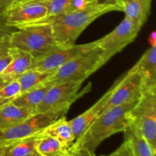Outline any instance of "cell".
Masks as SVG:
<instances>
[{
  "label": "cell",
  "mask_w": 156,
  "mask_h": 156,
  "mask_svg": "<svg viewBox=\"0 0 156 156\" xmlns=\"http://www.w3.org/2000/svg\"><path fill=\"white\" fill-rule=\"evenodd\" d=\"M72 156H97L94 152H91L86 149H70Z\"/></svg>",
  "instance_id": "obj_28"
},
{
  "label": "cell",
  "mask_w": 156,
  "mask_h": 156,
  "mask_svg": "<svg viewBox=\"0 0 156 156\" xmlns=\"http://www.w3.org/2000/svg\"><path fill=\"white\" fill-rule=\"evenodd\" d=\"M97 41L84 44L57 46L34 58L29 69L54 72L74 58L98 47Z\"/></svg>",
  "instance_id": "obj_9"
},
{
  "label": "cell",
  "mask_w": 156,
  "mask_h": 156,
  "mask_svg": "<svg viewBox=\"0 0 156 156\" xmlns=\"http://www.w3.org/2000/svg\"><path fill=\"white\" fill-rule=\"evenodd\" d=\"M133 68L143 81L145 88H156V45L151 44V47L146 50Z\"/></svg>",
  "instance_id": "obj_13"
},
{
  "label": "cell",
  "mask_w": 156,
  "mask_h": 156,
  "mask_svg": "<svg viewBox=\"0 0 156 156\" xmlns=\"http://www.w3.org/2000/svg\"><path fill=\"white\" fill-rule=\"evenodd\" d=\"M53 72H42L36 69H28L18 78L21 86V93L45 83Z\"/></svg>",
  "instance_id": "obj_22"
},
{
  "label": "cell",
  "mask_w": 156,
  "mask_h": 156,
  "mask_svg": "<svg viewBox=\"0 0 156 156\" xmlns=\"http://www.w3.org/2000/svg\"><path fill=\"white\" fill-rule=\"evenodd\" d=\"M40 136L53 137L69 149L72 147L76 140L71 123L69 120H66V117L50 123Z\"/></svg>",
  "instance_id": "obj_16"
},
{
  "label": "cell",
  "mask_w": 156,
  "mask_h": 156,
  "mask_svg": "<svg viewBox=\"0 0 156 156\" xmlns=\"http://www.w3.org/2000/svg\"><path fill=\"white\" fill-rule=\"evenodd\" d=\"M125 0H105V2H107L110 3H114V4L119 5L120 6H121L123 8V3Z\"/></svg>",
  "instance_id": "obj_30"
},
{
  "label": "cell",
  "mask_w": 156,
  "mask_h": 156,
  "mask_svg": "<svg viewBox=\"0 0 156 156\" xmlns=\"http://www.w3.org/2000/svg\"><path fill=\"white\" fill-rule=\"evenodd\" d=\"M40 135L7 146L4 156H38L36 147Z\"/></svg>",
  "instance_id": "obj_23"
},
{
  "label": "cell",
  "mask_w": 156,
  "mask_h": 156,
  "mask_svg": "<svg viewBox=\"0 0 156 156\" xmlns=\"http://www.w3.org/2000/svg\"><path fill=\"white\" fill-rule=\"evenodd\" d=\"M9 41L12 47L27 52L34 57L59 46L51 25L47 23H37L16 29L10 34Z\"/></svg>",
  "instance_id": "obj_3"
},
{
  "label": "cell",
  "mask_w": 156,
  "mask_h": 156,
  "mask_svg": "<svg viewBox=\"0 0 156 156\" xmlns=\"http://www.w3.org/2000/svg\"><path fill=\"white\" fill-rule=\"evenodd\" d=\"M51 85L48 83L41 84L28 91L21 93L18 97L12 101V103L16 106L28 108L34 112L36 108L43 101Z\"/></svg>",
  "instance_id": "obj_19"
},
{
  "label": "cell",
  "mask_w": 156,
  "mask_h": 156,
  "mask_svg": "<svg viewBox=\"0 0 156 156\" xmlns=\"http://www.w3.org/2000/svg\"><path fill=\"white\" fill-rule=\"evenodd\" d=\"M83 82H66L53 84L44 100L36 108L34 114L50 111H69L71 105L79 98L91 91V83L79 91Z\"/></svg>",
  "instance_id": "obj_7"
},
{
  "label": "cell",
  "mask_w": 156,
  "mask_h": 156,
  "mask_svg": "<svg viewBox=\"0 0 156 156\" xmlns=\"http://www.w3.org/2000/svg\"><path fill=\"white\" fill-rule=\"evenodd\" d=\"M67 112L59 111L34 114L18 124L0 129V146L7 147L26 139L41 135L50 123L66 117Z\"/></svg>",
  "instance_id": "obj_5"
},
{
  "label": "cell",
  "mask_w": 156,
  "mask_h": 156,
  "mask_svg": "<svg viewBox=\"0 0 156 156\" xmlns=\"http://www.w3.org/2000/svg\"><path fill=\"white\" fill-rule=\"evenodd\" d=\"M142 27L129 18L124 19L111 32L97 40L98 47L101 50V64L103 66L114 55L120 53L138 36Z\"/></svg>",
  "instance_id": "obj_8"
},
{
  "label": "cell",
  "mask_w": 156,
  "mask_h": 156,
  "mask_svg": "<svg viewBox=\"0 0 156 156\" xmlns=\"http://www.w3.org/2000/svg\"><path fill=\"white\" fill-rule=\"evenodd\" d=\"M9 35L0 38V74L4 71L12 59V45Z\"/></svg>",
  "instance_id": "obj_24"
},
{
  "label": "cell",
  "mask_w": 156,
  "mask_h": 156,
  "mask_svg": "<svg viewBox=\"0 0 156 156\" xmlns=\"http://www.w3.org/2000/svg\"><path fill=\"white\" fill-rule=\"evenodd\" d=\"M6 147H2V146H0V156H4L5 152Z\"/></svg>",
  "instance_id": "obj_32"
},
{
  "label": "cell",
  "mask_w": 156,
  "mask_h": 156,
  "mask_svg": "<svg viewBox=\"0 0 156 156\" xmlns=\"http://www.w3.org/2000/svg\"><path fill=\"white\" fill-rule=\"evenodd\" d=\"M101 156H134L133 153L132 149L129 146V143L124 140V142L120 145L119 148H117L114 152L111 153L108 155H101Z\"/></svg>",
  "instance_id": "obj_26"
},
{
  "label": "cell",
  "mask_w": 156,
  "mask_h": 156,
  "mask_svg": "<svg viewBox=\"0 0 156 156\" xmlns=\"http://www.w3.org/2000/svg\"><path fill=\"white\" fill-rule=\"evenodd\" d=\"M36 150L38 156H72L70 149L48 136H40Z\"/></svg>",
  "instance_id": "obj_21"
},
{
  "label": "cell",
  "mask_w": 156,
  "mask_h": 156,
  "mask_svg": "<svg viewBox=\"0 0 156 156\" xmlns=\"http://www.w3.org/2000/svg\"><path fill=\"white\" fill-rule=\"evenodd\" d=\"M152 0H125L123 12L125 17L129 18L139 26L143 27L151 13Z\"/></svg>",
  "instance_id": "obj_17"
},
{
  "label": "cell",
  "mask_w": 156,
  "mask_h": 156,
  "mask_svg": "<svg viewBox=\"0 0 156 156\" xmlns=\"http://www.w3.org/2000/svg\"><path fill=\"white\" fill-rule=\"evenodd\" d=\"M127 117L156 153V88L143 89Z\"/></svg>",
  "instance_id": "obj_4"
},
{
  "label": "cell",
  "mask_w": 156,
  "mask_h": 156,
  "mask_svg": "<svg viewBox=\"0 0 156 156\" xmlns=\"http://www.w3.org/2000/svg\"><path fill=\"white\" fill-rule=\"evenodd\" d=\"M143 89V79L133 68H131L110 88L104 111L137 101Z\"/></svg>",
  "instance_id": "obj_10"
},
{
  "label": "cell",
  "mask_w": 156,
  "mask_h": 156,
  "mask_svg": "<svg viewBox=\"0 0 156 156\" xmlns=\"http://www.w3.org/2000/svg\"><path fill=\"white\" fill-rule=\"evenodd\" d=\"M17 28L9 26L5 22L3 15H0V38L2 37L9 35L15 31Z\"/></svg>",
  "instance_id": "obj_27"
},
{
  "label": "cell",
  "mask_w": 156,
  "mask_h": 156,
  "mask_svg": "<svg viewBox=\"0 0 156 156\" xmlns=\"http://www.w3.org/2000/svg\"><path fill=\"white\" fill-rule=\"evenodd\" d=\"M20 1H22V0H17L16 2H20ZM14 3H15V2H14Z\"/></svg>",
  "instance_id": "obj_33"
},
{
  "label": "cell",
  "mask_w": 156,
  "mask_h": 156,
  "mask_svg": "<svg viewBox=\"0 0 156 156\" xmlns=\"http://www.w3.org/2000/svg\"><path fill=\"white\" fill-rule=\"evenodd\" d=\"M123 133L124 140L129 143L134 156H155V152L133 125L129 123Z\"/></svg>",
  "instance_id": "obj_20"
},
{
  "label": "cell",
  "mask_w": 156,
  "mask_h": 156,
  "mask_svg": "<svg viewBox=\"0 0 156 156\" xmlns=\"http://www.w3.org/2000/svg\"><path fill=\"white\" fill-rule=\"evenodd\" d=\"M12 59L5 69L0 74V88L17 79L28 70L34 60V56L27 52L12 47Z\"/></svg>",
  "instance_id": "obj_12"
},
{
  "label": "cell",
  "mask_w": 156,
  "mask_h": 156,
  "mask_svg": "<svg viewBox=\"0 0 156 156\" xmlns=\"http://www.w3.org/2000/svg\"><path fill=\"white\" fill-rule=\"evenodd\" d=\"M9 102H11V101L5 100V99L0 98V109H1V108H2L3 106H5V105L6 104L9 103Z\"/></svg>",
  "instance_id": "obj_31"
},
{
  "label": "cell",
  "mask_w": 156,
  "mask_h": 156,
  "mask_svg": "<svg viewBox=\"0 0 156 156\" xmlns=\"http://www.w3.org/2000/svg\"><path fill=\"white\" fill-rule=\"evenodd\" d=\"M20 94H21V86L18 79H15L0 88V98L5 100L12 101Z\"/></svg>",
  "instance_id": "obj_25"
},
{
  "label": "cell",
  "mask_w": 156,
  "mask_h": 156,
  "mask_svg": "<svg viewBox=\"0 0 156 156\" xmlns=\"http://www.w3.org/2000/svg\"><path fill=\"white\" fill-rule=\"evenodd\" d=\"M17 0H0V15H3L8 9Z\"/></svg>",
  "instance_id": "obj_29"
},
{
  "label": "cell",
  "mask_w": 156,
  "mask_h": 156,
  "mask_svg": "<svg viewBox=\"0 0 156 156\" xmlns=\"http://www.w3.org/2000/svg\"><path fill=\"white\" fill-rule=\"evenodd\" d=\"M6 24L15 28L39 23L48 17L42 0H22L13 3L3 15Z\"/></svg>",
  "instance_id": "obj_11"
},
{
  "label": "cell",
  "mask_w": 156,
  "mask_h": 156,
  "mask_svg": "<svg viewBox=\"0 0 156 156\" xmlns=\"http://www.w3.org/2000/svg\"><path fill=\"white\" fill-rule=\"evenodd\" d=\"M48 12V17L57 16L84 10L100 2V0H42Z\"/></svg>",
  "instance_id": "obj_15"
},
{
  "label": "cell",
  "mask_w": 156,
  "mask_h": 156,
  "mask_svg": "<svg viewBox=\"0 0 156 156\" xmlns=\"http://www.w3.org/2000/svg\"><path fill=\"white\" fill-rule=\"evenodd\" d=\"M101 50H94L80 55L55 70L45 83L53 84L66 82H84L91 74L101 68Z\"/></svg>",
  "instance_id": "obj_6"
},
{
  "label": "cell",
  "mask_w": 156,
  "mask_h": 156,
  "mask_svg": "<svg viewBox=\"0 0 156 156\" xmlns=\"http://www.w3.org/2000/svg\"><path fill=\"white\" fill-rule=\"evenodd\" d=\"M137 101L114 107L102 112L70 149H86L94 152L106 139L123 132L129 126L127 114Z\"/></svg>",
  "instance_id": "obj_2"
},
{
  "label": "cell",
  "mask_w": 156,
  "mask_h": 156,
  "mask_svg": "<svg viewBox=\"0 0 156 156\" xmlns=\"http://www.w3.org/2000/svg\"><path fill=\"white\" fill-rule=\"evenodd\" d=\"M109 94L110 89L89 109H88L80 115L77 116L76 118L69 120L72 127H73V133H74L75 140H79L81 136L93 123V121L103 112L105 103H106L108 97L109 96Z\"/></svg>",
  "instance_id": "obj_14"
},
{
  "label": "cell",
  "mask_w": 156,
  "mask_h": 156,
  "mask_svg": "<svg viewBox=\"0 0 156 156\" xmlns=\"http://www.w3.org/2000/svg\"><path fill=\"white\" fill-rule=\"evenodd\" d=\"M115 11L123 12V8L114 3L100 2L84 10L49 17L39 23H47L51 25L58 45H72L76 44L81 34L94 20Z\"/></svg>",
  "instance_id": "obj_1"
},
{
  "label": "cell",
  "mask_w": 156,
  "mask_h": 156,
  "mask_svg": "<svg viewBox=\"0 0 156 156\" xmlns=\"http://www.w3.org/2000/svg\"><path fill=\"white\" fill-rule=\"evenodd\" d=\"M34 114L32 110L15 105L12 101L0 109V129L18 124Z\"/></svg>",
  "instance_id": "obj_18"
}]
</instances>
